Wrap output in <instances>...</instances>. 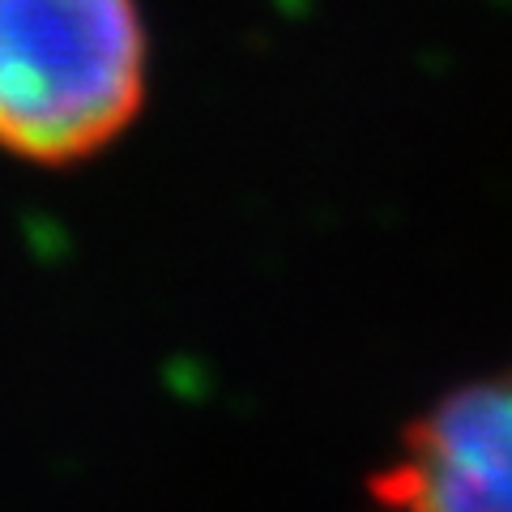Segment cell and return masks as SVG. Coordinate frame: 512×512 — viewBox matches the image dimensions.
I'll return each mask as SVG.
<instances>
[{
	"mask_svg": "<svg viewBox=\"0 0 512 512\" xmlns=\"http://www.w3.org/2000/svg\"><path fill=\"white\" fill-rule=\"evenodd\" d=\"M146 99L137 0H0V150L69 167L111 146Z\"/></svg>",
	"mask_w": 512,
	"mask_h": 512,
	"instance_id": "cell-1",
	"label": "cell"
},
{
	"mask_svg": "<svg viewBox=\"0 0 512 512\" xmlns=\"http://www.w3.org/2000/svg\"><path fill=\"white\" fill-rule=\"evenodd\" d=\"M372 495L384 512H512V372L436 397L406 427Z\"/></svg>",
	"mask_w": 512,
	"mask_h": 512,
	"instance_id": "cell-2",
	"label": "cell"
}]
</instances>
